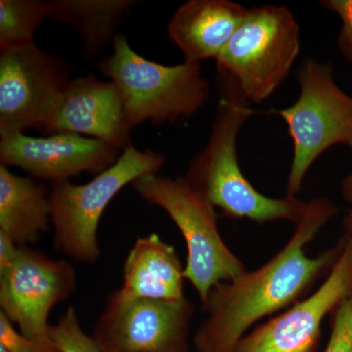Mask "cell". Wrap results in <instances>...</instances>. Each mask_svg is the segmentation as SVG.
I'll return each mask as SVG.
<instances>
[{
	"mask_svg": "<svg viewBox=\"0 0 352 352\" xmlns=\"http://www.w3.org/2000/svg\"><path fill=\"white\" fill-rule=\"evenodd\" d=\"M135 0H52L48 18L73 25L85 41V57L96 56L113 41L124 16Z\"/></svg>",
	"mask_w": 352,
	"mask_h": 352,
	"instance_id": "17",
	"label": "cell"
},
{
	"mask_svg": "<svg viewBox=\"0 0 352 352\" xmlns=\"http://www.w3.org/2000/svg\"><path fill=\"white\" fill-rule=\"evenodd\" d=\"M131 131L115 82H103L94 75L71 80L58 111L54 133L85 134L124 152L132 145Z\"/></svg>",
	"mask_w": 352,
	"mask_h": 352,
	"instance_id": "13",
	"label": "cell"
},
{
	"mask_svg": "<svg viewBox=\"0 0 352 352\" xmlns=\"http://www.w3.org/2000/svg\"><path fill=\"white\" fill-rule=\"evenodd\" d=\"M0 346L8 352H59L54 344H45L25 337L12 322L0 311Z\"/></svg>",
	"mask_w": 352,
	"mask_h": 352,
	"instance_id": "21",
	"label": "cell"
},
{
	"mask_svg": "<svg viewBox=\"0 0 352 352\" xmlns=\"http://www.w3.org/2000/svg\"><path fill=\"white\" fill-rule=\"evenodd\" d=\"M331 333L323 352H352V293L330 315Z\"/></svg>",
	"mask_w": 352,
	"mask_h": 352,
	"instance_id": "20",
	"label": "cell"
},
{
	"mask_svg": "<svg viewBox=\"0 0 352 352\" xmlns=\"http://www.w3.org/2000/svg\"><path fill=\"white\" fill-rule=\"evenodd\" d=\"M300 95L288 108L275 110L288 126L293 159L287 196L296 197L314 162L333 146L346 145L352 134V97L336 82L333 65L305 58L296 72Z\"/></svg>",
	"mask_w": 352,
	"mask_h": 352,
	"instance_id": "7",
	"label": "cell"
},
{
	"mask_svg": "<svg viewBox=\"0 0 352 352\" xmlns=\"http://www.w3.org/2000/svg\"><path fill=\"white\" fill-rule=\"evenodd\" d=\"M247 12L248 8L229 0H189L173 14L168 38L182 50L185 62L217 60Z\"/></svg>",
	"mask_w": 352,
	"mask_h": 352,
	"instance_id": "14",
	"label": "cell"
},
{
	"mask_svg": "<svg viewBox=\"0 0 352 352\" xmlns=\"http://www.w3.org/2000/svg\"><path fill=\"white\" fill-rule=\"evenodd\" d=\"M50 337L59 352H102L94 337L83 331L73 307L66 310L56 324L50 326Z\"/></svg>",
	"mask_w": 352,
	"mask_h": 352,
	"instance_id": "19",
	"label": "cell"
},
{
	"mask_svg": "<svg viewBox=\"0 0 352 352\" xmlns=\"http://www.w3.org/2000/svg\"><path fill=\"white\" fill-rule=\"evenodd\" d=\"M0 352H8V351H7V349H6V347L0 346Z\"/></svg>",
	"mask_w": 352,
	"mask_h": 352,
	"instance_id": "25",
	"label": "cell"
},
{
	"mask_svg": "<svg viewBox=\"0 0 352 352\" xmlns=\"http://www.w3.org/2000/svg\"><path fill=\"white\" fill-rule=\"evenodd\" d=\"M21 245H18L9 239L6 235L0 232V274L6 272L12 266L19 254Z\"/></svg>",
	"mask_w": 352,
	"mask_h": 352,
	"instance_id": "23",
	"label": "cell"
},
{
	"mask_svg": "<svg viewBox=\"0 0 352 352\" xmlns=\"http://www.w3.org/2000/svg\"><path fill=\"white\" fill-rule=\"evenodd\" d=\"M195 307L182 300H129L113 292L94 328L102 352H190Z\"/></svg>",
	"mask_w": 352,
	"mask_h": 352,
	"instance_id": "10",
	"label": "cell"
},
{
	"mask_svg": "<svg viewBox=\"0 0 352 352\" xmlns=\"http://www.w3.org/2000/svg\"><path fill=\"white\" fill-rule=\"evenodd\" d=\"M339 212L325 197L307 201L291 238L274 256L261 267L214 287L201 305L207 318L194 336L196 351L234 352L261 319L288 309L309 295L339 258L344 238L316 256H308L307 247Z\"/></svg>",
	"mask_w": 352,
	"mask_h": 352,
	"instance_id": "1",
	"label": "cell"
},
{
	"mask_svg": "<svg viewBox=\"0 0 352 352\" xmlns=\"http://www.w3.org/2000/svg\"><path fill=\"white\" fill-rule=\"evenodd\" d=\"M148 203L163 208L187 247L185 280L196 289L201 305L212 288L245 272V266L222 239L215 208L182 177L149 173L132 183Z\"/></svg>",
	"mask_w": 352,
	"mask_h": 352,
	"instance_id": "4",
	"label": "cell"
},
{
	"mask_svg": "<svg viewBox=\"0 0 352 352\" xmlns=\"http://www.w3.org/2000/svg\"><path fill=\"white\" fill-rule=\"evenodd\" d=\"M113 48L99 68L119 87L131 129L147 120L173 124L207 103L210 87L200 63L166 66L150 61L132 50L124 34L116 36Z\"/></svg>",
	"mask_w": 352,
	"mask_h": 352,
	"instance_id": "3",
	"label": "cell"
},
{
	"mask_svg": "<svg viewBox=\"0 0 352 352\" xmlns=\"http://www.w3.org/2000/svg\"><path fill=\"white\" fill-rule=\"evenodd\" d=\"M120 153L99 139L72 132H58L46 138L15 133L0 141L1 164L19 166L32 177L51 182L82 173L99 175L119 160Z\"/></svg>",
	"mask_w": 352,
	"mask_h": 352,
	"instance_id": "12",
	"label": "cell"
},
{
	"mask_svg": "<svg viewBox=\"0 0 352 352\" xmlns=\"http://www.w3.org/2000/svg\"><path fill=\"white\" fill-rule=\"evenodd\" d=\"M166 157L152 150L129 146L119 160L85 184L69 179L51 182L50 221L57 251L82 263H95L100 256L98 227L109 204L126 185L140 176L159 173Z\"/></svg>",
	"mask_w": 352,
	"mask_h": 352,
	"instance_id": "6",
	"label": "cell"
},
{
	"mask_svg": "<svg viewBox=\"0 0 352 352\" xmlns=\"http://www.w3.org/2000/svg\"><path fill=\"white\" fill-rule=\"evenodd\" d=\"M219 103L207 146L192 159L185 179L229 219L263 224L302 219L307 201L298 197L271 198L254 188L243 175L238 160V136L256 113L249 102L221 76H217Z\"/></svg>",
	"mask_w": 352,
	"mask_h": 352,
	"instance_id": "2",
	"label": "cell"
},
{
	"mask_svg": "<svg viewBox=\"0 0 352 352\" xmlns=\"http://www.w3.org/2000/svg\"><path fill=\"white\" fill-rule=\"evenodd\" d=\"M320 4L339 16L342 27L338 36V47L352 63V0H324Z\"/></svg>",
	"mask_w": 352,
	"mask_h": 352,
	"instance_id": "22",
	"label": "cell"
},
{
	"mask_svg": "<svg viewBox=\"0 0 352 352\" xmlns=\"http://www.w3.org/2000/svg\"><path fill=\"white\" fill-rule=\"evenodd\" d=\"M346 145L349 146L352 152V134L349 140L347 141ZM340 192H342V196L344 201L352 204V170L340 183Z\"/></svg>",
	"mask_w": 352,
	"mask_h": 352,
	"instance_id": "24",
	"label": "cell"
},
{
	"mask_svg": "<svg viewBox=\"0 0 352 352\" xmlns=\"http://www.w3.org/2000/svg\"><path fill=\"white\" fill-rule=\"evenodd\" d=\"M300 50V25L289 8H248L242 24L215 60L217 76L249 103L259 104L286 80Z\"/></svg>",
	"mask_w": 352,
	"mask_h": 352,
	"instance_id": "5",
	"label": "cell"
},
{
	"mask_svg": "<svg viewBox=\"0 0 352 352\" xmlns=\"http://www.w3.org/2000/svg\"><path fill=\"white\" fill-rule=\"evenodd\" d=\"M50 221V193L32 176L0 164V232L18 245L38 242Z\"/></svg>",
	"mask_w": 352,
	"mask_h": 352,
	"instance_id": "16",
	"label": "cell"
},
{
	"mask_svg": "<svg viewBox=\"0 0 352 352\" xmlns=\"http://www.w3.org/2000/svg\"><path fill=\"white\" fill-rule=\"evenodd\" d=\"M48 13V1L0 0V50L34 43V34Z\"/></svg>",
	"mask_w": 352,
	"mask_h": 352,
	"instance_id": "18",
	"label": "cell"
},
{
	"mask_svg": "<svg viewBox=\"0 0 352 352\" xmlns=\"http://www.w3.org/2000/svg\"><path fill=\"white\" fill-rule=\"evenodd\" d=\"M342 236V251L318 289L252 329L234 352H316L326 317L352 293V210L344 217Z\"/></svg>",
	"mask_w": 352,
	"mask_h": 352,
	"instance_id": "9",
	"label": "cell"
},
{
	"mask_svg": "<svg viewBox=\"0 0 352 352\" xmlns=\"http://www.w3.org/2000/svg\"><path fill=\"white\" fill-rule=\"evenodd\" d=\"M76 287V273L71 263L21 245L15 263L0 274V311L25 337L52 344L48 316Z\"/></svg>",
	"mask_w": 352,
	"mask_h": 352,
	"instance_id": "11",
	"label": "cell"
},
{
	"mask_svg": "<svg viewBox=\"0 0 352 352\" xmlns=\"http://www.w3.org/2000/svg\"><path fill=\"white\" fill-rule=\"evenodd\" d=\"M184 267L173 245L157 234L139 237L127 254L117 293L129 300H184Z\"/></svg>",
	"mask_w": 352,
	"mask_h": 352,
	"instance_id": "15",
	"label": "cell"
},
{
	"mask_svg": "<svg viewBox=\"0 0 352 352\" xmlns=\"http://www.w3.org/2000/svg\"><path fill=\"white\" fill-rule=\"evenodd\" d=\"M71 66L36 43L0 50V136L38 129L54 134Z\"/></svg>",
	"mask_w": 352,
	"mask_h": 352,
	"instance_id": "8",
	"label": "cell"
}]
</instances>
